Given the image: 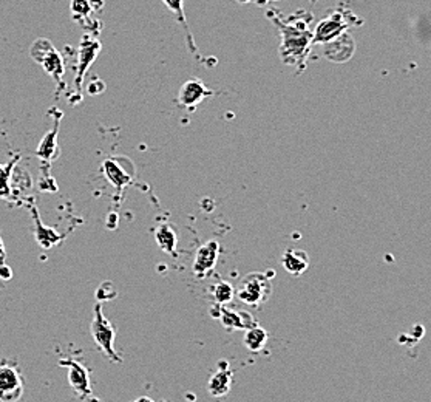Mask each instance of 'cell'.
<instances>
[{
    "mask_svg": "<svg viewBox=\"0 0 431 402\" xmlns=\"http://www.w3.org/2000/svg\"><path fill=\"white\" fill-rule=\"evenodd\" d=\"M223 327L227 329H249L257 325V320L249 311H238L235 308H227L226 305H220L218 318Z\"/></svg>",
    "mask_w": 431,
    "mask_h": 402,
    "instance_id": "cell-9",
    "label": "cell"
},
{
    "mask_svg": "<svg viewBox=\"0 0 431 402\" xmlns=\"http://www.w3.org/2000/svg\"><path fill=\"white\" fill-rule=\"evenodd\" d=\"M92 336L94 342L98 344L99 348L113 360H119L118 354L115 353L113 342H115V329L110 325V322L104 318L102 306L98 303L94 305L93 310V322H92Z\"/></svg>",
    "mask_w": 431,
    "mask_h": 402,
    "instance_id": "cell-3",
    "label": "cell"
},
{
    "mask_svg": "<svg viewBox=\"0 0 431 402\" xmlns=\"http://www.w3.org/2000/svg\"><path fill=\"white\" fill-rule=\"evenodd\" d=\"M212 293H213L215 302H217L218 305H226V303H229L234 299L235 289H234L232 285H230V283L220 282V283H217V285L213 287Z\"/></svg>",
    "mask_w": 431,
    "mask_h": 402,
    "instance_id": "cell-18",
    "label": "cell"
},
{
    "mask_svg": "<svg viewBox=\"0 0 431 402\" xmlns=\"http://www.w3.org/2000/svg\"><path fill=\"white\" fill-rule=\"evenodd\" d=\"M273 275L274 274L268 275L263 272L247 274L242 280V283H239L237 289V297L246 305L260 308V306L265 305L270 299V296H273V282H270Z\"/></svg>",
    "mask_w": 431,
    "mask_h": 402,
    "instance_id": "cell-1",
    "label": "cell"
},
{
    "mask_svg": "<svg viewBox=\"0 0 431 402\" xmlns=\"http://www.w3.org/2000/svg\"><path fill=\"white\" fill-rule=\"evenodd\" d=\"M0 277L2 279H11V270L6 266H0Z\"/></svg>",
    "mask_w": 431,
    "mask_h": 402,
    "instance_id": "cell-19",
    "label": "cell"
},
{
    "mask_svg": "<svg viewBox=\"0 0 431 402\" xmlns=\"http://www.w3.org/2000/svg\"><path fill=\"white\" fill-rule=\"evenodd\" d=\"M280 263L291 275L299 277V275L305 274L309 268V256L308 252L301 249H286Z\"/></svg>",
    "mask_w": 431,
    "mask_h": 402,
    "instance_id": "cell-11",
    "label": "cell"
},
{
    "mask_svg": "<svg viewBox=\"0 0 431 402\" xmlns=\"http://www.w3.org/2000/svg\"><path fill=\"white\" fill-rule=\"evenodd\" d=\"M104 8V0H71V13H73V19L84 27L85 30L92 31L94 36L98 34L94 28L99 31L102 30V23L92 19L93 13H99Z\"/></svg>",
    "mask_w": 431,
    "mask_h": 402,
    "instance_id": "cell-5",
    "label": "cell"
},
{
    "mask_svg": "<svg viewBox=\"0 0 431 402\" xmlns=\"http://www.w3.org/2000/svg\"><path fill=\"white\" fill-rule=\"evenodd\" d=\"M22 396V379L11 365H0V402H15Z\"/></svg>",
    "mask_w": 431,
    "mask_h": 402,
    "instance_id": "cell-6",
    "label": "cell"
},
{
    "mask_svg": "<svg viewBox=\"0 0 431 402\" xmlns=\"http://www.w3.org/2000/svg\"><path fill=\"white\" fill-rule=\"evenodd\" d=\"M104 172H106V177L115 187H124L130 181V177L113 160H107L104 163Z\"/></svg>",
    "mask_w": 431,
    "mask_h": 402,
    "instance_id": "cell-17",
    "label": "cell"
},
{
    "mask_svg": "<svg viewBox=\"0 0 431 402\" xmlns=\"http://www.w3.org/2000/svg\"><path fill=\"white\" fill-rule=\"evenodd\" d=\"M54 115H56V120H54L53 129L44 137V139L41 141V144H39V149H37V155L46 161H51L53 158H56V156L59 155L58 144H56V137H58L59 124H61L59 120L62 118L61 110L54 108Z\"/></svg>",
    "mask_w": 431,
    "mask_h": 402,
    "instance_id": "cell-12",
    "label": "cell"
},
{
    "mask_svg": "<svg viewBox=\"0 0 431 402\" xmlns=\"http://www.w3.org/2000/svg\"><path fill=\"white\" fill-rule=\"evenodd\" d=\"M31 56L37 61V64L44 67L45 72L50 75L53 80L63 87V73H65V64L61 53L54 49L50 41L46 39H37L31 46Z\"/></svg>",
    "mask_w": 431,
    "mask_h": 402,
    "instance_id": "cell-2",
    "label": "cell"
},
{
    "mask_svg": "<svg viewBox=\"0 0 431 402\" xmlns=\"http://www.w3.org/2000/svg\"><path fill=\"white\" fill-rule=\"evenodd\" d=\"M232 387V372L229 368H218V372L215 373L209 379V393L215 398L226 396Z\"/></svg>",
    "mask_w": 431,
    "mask_h": 402,
    "instance_id": "cell-13",
    "label": "cell"
},
{
    "mask_svg": "<svg viewBox=\"0 0 431 402\" xmlns=\"http://www.w3.org/2000/svg\"><path fill=\"white\" fill-rule=\"evenodd\" d=\"M268 339H269L268 331L265 328L255 325L249 329H246L243 342H244V346L247 350L252 351V353H258L266 346Z\"/></svg>",
    "mask_w": 431,
    "mask_h": 402,
    "instance_id": "cell-14",
    "label": "cell"
},
{
    "mask_svg": "<svg viewBox=\"0 0 431 402\" xmlns=\"http://www.w3.org/2000/svg\"><path fill=\"white\" fill-rule=\"evenodd\" d=\"M220 256V244L218 241H207L206 244H203L201 248L198 249L196 256H195V262H194V272L196 277H204L206 274H209L215 265H217V260Z\"/></svg>",
    "mask_w": 431,
    "mask_h": 402,
    "instance_id": "cell-8",
    "label": "cell"
},
{
    "mask_svg": "<svg viewBox=\"0 0 431 402\" xmlns=\"http://www.w3.org/2000/svg\"><path fill=\"white\" fill-rule=\"evenodd\" d=\"M213 92L199 80H189L181 85L178 94V104L187 110H195L199 102H203L207 96H213Z\"/></svg>",
    "mask_w": 431,
    "mask_h": 402,
    "instance_id": "cell-7",
    "label": "cell"
},
{
    "mask_svg": "<svg viewBox=\"0 0 431 402\" xmlns=\"http://www.w3.org/2000/svg\"><path fill=\"white\" fill-rule=\"evenodd\" d=\"M99 51H101V44L98 39H96V36L85 34L82 37L81 46H79V53H77V67H76V77H75L77 92H81L85 73L89 72V68L92 67L96 58H98Z\"/></svg>",
    "mask_w": 431,
    "mask_h": 402,
    "instance_id": "cell-4",
    "label": "cell"
},
{
    "mask_svg": "<svg viewBox=\"0 0 431 402\" xmlns=\"http://www.w3.org/2000/svg\"><path fill=\"white\" fill-rule=\"evenodd\" d=\"M135 402H154L151 401L150 398H147V396H142V398H139V399H137Z\"/></svg>",
    "mask_w": 431,
    "mask_h": 402,
    "instance_id": "cell-20",
    "label": "cell"
},
{
    "mask_svg": "<svg viewBox=\"0 0 431 402\" xmlns=\"http://www.w3.org/2000/svg\"><path fill=\"white\" fill-rule=\"evenodd\" d=\"M62 365L68 367V382L71 387L75 389V391L79 393L81 396L90 395L92 393L90 376H89V372H87V368L75 360L62 362Z\"/></svg>",
    "mask_w": 431,
    "mask_h": 402,
    "instance_id": "cell-10",
    "label": "cell"
},
{
    "mask_svg": "<svg viewBox=\"0 0 431 402\" xmlns=\"http://www.w3.org/2000/svg\"><path fill=\"white\" fill-rule=\"evenodd\" d=\"M155 240L158 243V246L161 248L167 254H175L178 244V237L177 232L173 231V227L169 225H161L155 231Z\"/></svg>",
    "mask_w": 431,
    "mask_h": 402,
    "instance_id": "cell-15",
    "label": "cell"
},
{
    "mask_svg": "<svg viewBox=\"0 0 431 402\" xmlns=\"http://www.w3.org/2000/svg\"><path fill=\"white\" fill-rule=\"evenodd\" d=\"M163 4L169 8V10L175 14V18L181 23L182 28L186 31V39H187V45L192 53H196V45L194 42V37L190 34V30L187 27V20H186V14H185V0H163Z\"/></svg>",
    "mask_w": 431,
    "mask_h": 402,
    "instance_id": "cell-16",
    "label": "cell"
}]
</instances>
